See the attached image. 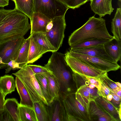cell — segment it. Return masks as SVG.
<instances>
[{"label":"cell","instance_id":"60d3db41","mask_svg":"<svg viewBox=\"0 0 121 121\" xmlns=\"http://www.w3.org/2000/svg\"><path fill=\"white\" fill-rule=\"evenodd\" d=\"M9 0H0V7H4L9 4Z\"/></svg>","mask_w":121,"mask_h":121},{"label":"cell","instance_id":"8d00e7d4","mask_svg":"<svg viewBox=\"0 0 121 121\" xmlns=\"http://www.w3.org/2000/svg\"><path fill=\"white\" fill-rule=\"evenodd\" d=\"M82 75L90 83L94 85L95 87L97 89L98 91L100 90L101 88V83L98 78L88 77L82 75Z\"/></svg>","mask_w":121,"mask_h":121},{"label":"cell","instance_id":"9c48e42d","mask_svg":"<svg viewBox=\"0 0 121 121\" xmlns=\"http://www.w3.org/2000/svg\"><path fill=\"white\" fill-rule=\"evenodd\" d=\"M67 54L76 57L82 62L96 69L106 72L116 71L121 68L117 63L102 58L69 51Z\"/></svg>","mask_w":121,"mask_h":121},{"label":"cell","instance_id":"d6986e66","mask_svg":"<svg viewBox=\"0 0 121 121\" xmlns=\"http://www.w3.org/2000/svg\"><path fill=\"white\" fill-rule=\"evenodd\" d=\"M15 81L16 88L21 99L19 104L33 108V103L24 84L17 76Z\"/></svg>","mask_w":121,"mask_h":121},{"label":"cell","instance_id":"5b68a950","mask_svg":"<svg viewBox=\"0 0 121 121\" xmlns=\"http://www.w3.org/2000/svg\"><path fill=\"white\" fill-rule=\"evenodd\" d=\"M69 9L59 0H33V12H40L51 19L65 16Z\"/></svg>","mask_w":121,"mask_h":121},{"label":"cell","instance_id":"44dd1931","mask_svg":"<svg viewBox=\"0 0 121 121\" xmlns=\"http://www.w3.org/2000/svg\"><path fill=\"white\" fill-rule=\"evenodd\" d=\"M16 87L15 80L12 75H5L0 78V90L5 97L14 91Z\"/></svg>","mask_w":121,"mask_h":121},{"label":"cell","instance_id":"f546056e","mask_svg":"<svg viewBox=\"0 0 121 121\" xmlns=\"http://www.w3.org/2000/svg\"><path fill=\"white\" fill-rule=\"evenodd\" d=\"M45 99L49 105L52 101L48 90V82L45 74H35Z\"/></svg>","mask_w":121,"mask_h":121},{"label":"cell","instance_id":"484cf974","mask_svg":"<svg viewBox=\"0 0 121 121\" xmlns=\"http://www.w3.org/2000/svg\"><path fill=\"white\" fill-rule=\"evenodd\" d=\"M111 30L115 39L121 40V9L117 8L111 22Z\"/></svg>","mask_w":121,"mask_h":121},{"label":"cell","instance_id":"30bf717a","mask_svg":"<svg viewBox=\"0 0 121 121\" xmlns=\"http://www.w3.org/2000/svg\"><path fill=\"white\" fill-rule=\"evenodd\" d=\"M52 20V27L49 31L44 33L57 51L61 46L65 37L64 32L66 26L65 16L56 17Z\"/></svg>","mask_w":121,"mask_h":121},{"label":"cell","instance_id":"f1b7e54d","mask_svg":"<svg viewBox=\"0 0 121 121\" xmlns=\"http://www.w3.org/2000/svg\"><path fill=\"white\" fill-rule=\"evenodd\" d=\"M31 35L35 40L42 46L47 52L56 51L44 33H34Z\"/></svg>","mask_w":121,"mask_h":121},{"label":"cell","instance_id":"7dc6e473","mask_svg":"<svg viewBox=\"0 0 121 121\" xmlns=\"http://www.w3.org/2000/svg\"><path fill=\"white\" fill-rule=\"evenodd\" d=\"M116 84L120 87L121 88V83L119 82H115Z\"/></svg>","mask_w":121,"mask_h":121},{"label":"cell","instance_id":"8fae6325","mask_svg":"<svg viewBox=\"0 0 121 121\" xmlns=\"http://www.w3.org/2000/svg\"><path fill=\"white\" fill-rule=\"evenodd\" d=\"M98 90L95 87L91 89L88 86L84 85L77 89L75 92L76 98L81 104L89 112V104L91 101L95 100L99 96Z\"/></svg>","mask_w":121,"mask_h":121},{"label":"cell","instance_id":"4dcf8cb0","mask_svg":"<svg viewBox=\"0 0 121 121\" xmlns=\"http://www.w3.org/2000/svg\"><path fill=\"white\" fill-rule=\"evenodd\" d=\"M110 40L108 39L95 38L82 41L70 46L71 49L87 48L103 44Z\"/></svg>","mask_w":121,"mask_h":121},{"label":"cell","instance_id":"5bb4252c","mask_svg":"<svg viewBox=\"0 0 121 121\" xmlns=\"http://www.w3.org/2000/svg\"><path fill=\"white\" fill-rule=\"evenodd\" d=\"M30 20V34L34 33L46 32V27L52 19L40 12H33Z\"/></svg>","mask_w":121,"mask_h":121},{"label":"cell","instance_id":"c3c4849f","mask_svg":"<svg viewBox=\"0 0 121 121\" xmlns=\"http://www.w3.org/2000/svg\"><path fill=\"white\" fill-rule=\"evenodd\" d=\"M0 121H2L1 114H0Z\"/></svg>","mask_w":121,"mask_h":121},{"label":"cell","instance_id":"bcb514c9","mask_svg":"<svg viewBox=\"0 0 121 121\" xmlns=\"http://www.w3.org/2000/svg\"><path fill=\"white\" fill-rule=\"evenodd\" d=\"M118 114L119 118L121 120V106L119 108L118 110Z\"/></svg>","mask_w":121,"mask_h":121},{"label":"cell","instance_id":"ab89813d","mask_svg":"<svg viewBox=\"0 0 121 121\" xmlns=\"http://www.w3.org/2000/svg\"><path fill=\"white\" fill-rule=\"evenodd\" d=\"M2 121H13L12 117L4 109V110L1 114Z\"/></svg>","mask_w":121,"mask_h":121},{"label":"cell","instance_id":"681fc988","mask_svg":"<svg viewBox=\"0 0 121 121\" xmlns=\"http://www.w3.org/2000/svg\"><path fill=\"white\" fill-rule=\"evenodd\" d=\"M119 1L120 2H121V0H119Z\"/></svg>","mask_w":121,"mask_h":121},{"label":"cell","instance_id":"277c9868","mask_svg":"<svg viewBox=\"0 0 121 121\" xmlns=\"http://www.w3.org/2000/svg\"><path fill=\"white\" fill-rule=\"evenodd\" d=\"M13 74L17 77L23 83L33 103L41 101L48 105L43 95L35 74L28 64Z\"/></svg>","mask_w":121,"mask_h":121},{"label":"cell","instance_id":"4316f807","mask_svg":"<svg viewBox=\"0 0 121 121\" xmlns=\"http://www.w3.org/2000/svg\"><path fill=\"white\" fill-rule=\"evenodd\" d=\"M37 121H49V115L47 105L42 101L33 103Z\"/></svg>","mask_w":121,"mask_h":121},{"label":"cell","instance_id":"2e32d148","mask_svg":"<svg viewBox=\"0 0 121 121\" xmlns=\"http://www.w3.org/2000/svg\"><path fill=\"white\" fill-rule=\"evenodd\" d=\"M112 0H90L91 10L99 17L111 15L114 9L112 5Z\"/></svg>","mask_w":121,"mask_h":121},{"label":"cell","instance_id":"e575fe53","mask_svg":"<svg viewBox=\"0 0 121 121\" xmlns=\"http://www.w3.org/2000/svg\"><path fill=\"white\" fill-rule=\"evenodd\" d=\"M6 68L5 72L6 73H9L11 70L21 69L19 64L14 59L11 60L7 63Z\"/></svg>","mask_w":121,"mask_h":121},{"label":"cell","instance_id":"7a4b0ae2","mask_svg":"<svg viewBox=\"0 0 121 121\" xmlns=\"http://www.w3.org/2000/svg\"><path fill=\"white\" fill-rule=\"evenodd\" d=\"M65 56L57 51L52 52L44 66L56 79L60 88L59 97L62 100L69 94L75 92L76 89L73 78V72L67 64Z\"/></svg>","mask_w":121,"mask_h":121},{"label":"cell","instance_id":"e0dca14e","mask_svg":"<svg viewBox=\"0 0 121 121\" xmlns=\"http://www.w3.org/2000/svg\"><path fill=\"white\" fill-rule=\"evenodd\" d=\"M105 51L113 60L117 63L120 60L121 56V40L114 38L104 44Z\"/></svg>","mask_w":121,"mask_h":121},{"label":"cell","instance_id":"d590c367","mask_svg":"<svg viewBox=\"0 0 121 121\" xmlns=\"http://www.w3.org/2000/svg\"><path fill=\"white\" fill-rule=\"evenodd\" d=\"M99 80L100 82L101 88L99 91H98V93L99 96L106 98V96L111 93L110 91L109 88L104 83Z\"/></svg>","mask_w":121,"mask_h":121},{"label":"cell","instance_id":"4fadbf2b","mask_svg":"<svg viewBox=\"0 0 121 121\" xmlns=\"http://www.w3.org/2000/svg\"><path fill=\"white\" fill-rule=\"evenodd\" d=\"M69 51L89 56L99 57L114 62L113 59L105 51L104 44L87 48L70 49Z\"/></svg>","mask_w":121,"mask_h":121},{"label":"cell","instance_id":"f6af8a7d","mask_svg":"<svg viewBox=\"0 0 121 121\" xmlns=\"http://www.w3.org/2000/svg\"><path fill=\"white\" fill-rule=\"evenodd\" d=\"M88 86L89 88L91 89H93L95 87V86L94 85L90 83L89 85Z\"/></svg>","mask_w":121,"mask_h":121},{"label":"cell","instance_id":"74e56055","mask_svg":"<svg viewBox=\"0 0 121 121\" xmlns=\"http://www.w3.org/2000/svg\"><path fill=\"white\" fill-rule=\"evenodd\" d=\"M110 90L112 96V98L111 102L115 106L119 108L121 106V98L117 96L112 90Z\"/></svg>","mask_w":121,"mask_h":121},{"label":"cell","instance_id":"ac0fdd59","mask_svg":"<svg viewBox=\"0 0 121 121\" xmlns=\"http://www.w3.org/2000/svg\"><path fill=\"white\" fill-rule=\"evenodd\" d=\"M29 50L28 63H32L41 57L43 55L47 52L45 49L39 44L31 35Z\"/></svg>","mask_w":121,"mask_h":121},{"label":"cell","instance_id":"b9f144b4","mask_svg":"<svg viewBox=\"0 0 121 121\" xmlns=\"http://www.w3.org/2000/svg\"><path fill=\"white\" fill-rule=\"evenodd\" d=\"M53 26V23L51 20V21L47 24L46 27V32H48L51 29Z\"/></svg>","mask_w":121,"mask_h":121},{"label":"cell","instance_id":"ee69618b","mask_svg":"<svg viewBox=\"0 0 121 121\" xmlns=\"http://www.w3.org/2000/svg\"><path fill=\"white\" fill-rule=\"evenodd\" d=\"M112 98V96L111 93L108 95L106 96V98L109 101H111Z\"/></svg>","mask_w":121,"mask_h":121},{"label":"cell","instance_id":"7402d4cb","mask_svg":"<svg viewBox=\"0 0 121 121\" xmlns=\"http://www.w3.org/2000/svg\"><path fill=\"white\" fill-rule=\"evenodd\" d=\"M11 0L15 3V9L24 14L30 18L33 13L34 0Z\"/></svg>","mask_w":121,"mask_h":121},{"label":"cell","instance_id":"ba28073f","mask_svg":"<svg viewBox=\"0 0 121 121\" xmlns=\"http://www.w3.org/2000/svg\"><path fill=\"white\" fill-rule=\"evenodd\" d=\"M63 101L67 114L77 121H91L89 112L76 99L75 92L68 94Z\"/></svg>","mask_w":121,"mask_h":121},{"label":"cell","instance_id":"7bdbcfd3","mask_svg":"<svg viewBox=\"0 0 121 121\" xmlns=\"http://www.w3.org/2000/svg\"><path fill=\"white\" fill-rule=\"evenodd\" d=\"M110 90H112L113 91L117 96L121 98V90H113L111 89Z\"/></svg>","mask_w":121,"mask_h":121},{"label":"cell","instance_id":"836d02e7","mask_svg":"<svg viewBox=\"0 0 121 121\" xmlns=\"http://www.w3.org/2000/svg\"><path fill=\"white\" fill-rule=\"evenodd\" d=\"M28 65L31 68L35 74H45L51 72L45 66L36 65Z\"/></svg>","mask_w":121,"mask_h":121},{"label":"cell","instance_id":"cb8c5ba5","mask_svg":"<svg viewBox=\"0 0 121 121\" xmlns=\"http://www.w3.org/2000/svg\"><path fill=\"white\" fill-rule=\"evenodd\" d=\"M30 39V36L27 39H25L21 47L16 60V61L19 64L21 69L28 64V56Z\"/></svg>","mask_w":121,"mask_h":121},{"label":"cell","instance_id":"ffe728a7","mask_svg":"<svg viewBox=\"0 0 121 121\" xmlns=\"http://www.w3.org/2000/svg\"><path fill=\"white\" fill-rule=\"evenodd\" d=\"M95 101L98 105L116 119L117 121H121L119 116V108L115 106L106 98L99 96Z\"/></svg>","mask_w":121,"mask_h":121},{"label":"cell","instance_id":"d6a6232c","mask_svg":"<svg viewBox=\"0 0 121 121\" xmlns=\"http://www.w3.org/2000/svg\"><path fill=\"white\" fill-rule=\"evenodd\" d=\"M104 83L109 88L113 90H121V88L118 86L115 82L111 79L108 77V74L98 78Z\"/></svg>","mask_w":121,"mask_h":121},{"label":"cell","instance_id":"1f68e13d","mask_svg":"<svg viewBox=\"0 0 121 121\" xmlns=\"http://www.w3.org/2000/svg\"><path fill=\"white\" fill-rule=\"evenodd\" d=\"M69 8L74 9L85 4L89 0H59Z\"/></svg>","mask_w":121,"mask_h":121},{"label":"cell","instance_id":"f35d334b","mask_svg":"<svg viewBox=\"0 0 121 121\" xmlns=\"http://www.w3.org/2000/svg\"><path fill=\"white\" fill-rule=\"evenodd\" d=\"M5 97L0 90V114H1L4 110V104Z\"/></svg>","mask_w":121,"mask_h":121},{"label":"cell","instance_id":"8992f818","mask_svg":"<svg viewBox=\"0 0 121 121\" xmlns=\"http://www.w3.org/2000/svg\"><path fill=\"white\" fill-rule=\"evenodd\" d=\"M25 39L22 37L0 43V69L6 68L11 60H16Z\"/></svg>","mask_w":121,"mask_h":121},{"label":"cell","instance_id":"3957f363","mask_svg":"<svg viewBox=\"0 0 121 121\" xmlns=\"http://www.w3.org/2000/svg\"><path fill=\"white\" fill-rule=\"evenodd\" d=\"M95 38L111 40L113 36L108 33L105 20L102 17H91L82 26L74 30L69 36L68 43L70 46L82 41Z\"/></svg>","mask_w":121,"mask_h":121},{"label":"cell","instance_id":"7c38bea8","mask_svg":"<svg viewBox=\"0 0 121 121\" xmlns=\"http://www.w3.org/2000/svg\"><path fill=\"white\" fill-rule=\"evenodd\" d=\"M49 121H66L67 114L63 101L60 97L54 99L47 105Z\"/></svg>","mask_w":121,"mask_h":121},{"label":"cell","instance_id":"52a82bcc","mask_svg":"<svg viewBox=\"0 0 121 121\" xmlns=\"http://www.w3.org/2000/svg\"><path fill=\"white\" fill-rule=\"evenodd\" d=\"M65 58L67 64L74 73L97 78L108 74L106 72L94 68L66 53L65 54Z\"/></svg>","mask_w":121,"mask_h":121},{"label":"cell","instance_id":"603a6c76","mask_svg":"<svg viewBox=\"0 0 121 121\" xmlns=\"http://www.w3.org/2000/svg\"><path fill=\"white\" fill-rule=\"evenodd\" d=\"M19 104L15 98L7 99L5 100L4 109L10 115L14 121H20L19 110Z\"/></svg>","mask_w":121,"mask_h":121},{"label":"cell","instance_id":"9a60e30c","mask_svg":"<svg viewBox=\"0 0 121 121\" xmlns=\"http://www.w3.org/2000/svg\"><path fill=\"white\" fill-rule=\"evenodd\" d=\"M89 112L91 121H117L116 119L98 105L95 100L90 102Z\"/></svg>","mask_w":121,"mask_h":121},{"label":"cell","instance_id":"d4e9b609","mask_svg":"<svg viewBox=\"0 0 121 121\" xmlns=\"http://www.w3.org/2000/svg\"><path fill=\"white\" fill-rule=\"evenodd\" d=\"M47 78L48 91L52 100L59 97V86L56 78L51 72L45 74Z\"/></svg>","mask_w":121,"mask_h":121},{"label":"cell","instance_id":"83f0119b","mask_svg":"<svg viewBox=\"0 0 121 121\" xmlns=\"http://www.w3.org/2000/svg\"><path fill=\"white\" fill-rule=\"evenodd\" d=\"M19 110L20 121H37L33 108L19 104Z\"/></svg>","mask_w":121,"mask_h":121},{"label":"cell","instance_id":"6da1fadb","mask_svg":"<svg viewBox=\"0 0 121 121\" xmlns=\"http://www.w3.org/2000/svg\"><path fill=\"white\" fill-rule=\"evenodd\" d=\"M28 18L14 9H0V43L24 37L31 29Z\"/></svg>","mask_w":121,"mask_h":121}]
</instances>
